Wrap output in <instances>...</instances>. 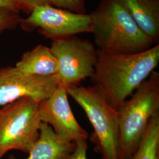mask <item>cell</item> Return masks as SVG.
Returning <instances> with one entry per match:
<instances>
[{
	"label": "cell",
	"instance_id": "cell-1",
	"mask_svg": "<svg viewBox=\"0 0 159 159\" xmlns=\"http://www.w3.org/2000/svg\"><path fill=\"white\" fill-rule=\"evenodd\" d=\"M159 62V44L133 54L98 48L92 83L110 106L117 110L148 79Z\"/></svg>",
	"mask_w": 159,
	"mask_h": 159
},
{
	"label": "cell",
	"instance_id": "cell-2",
	"mask_svg": "<svg viewBox=\"0 0 159 159\" xmlns=\"http://www.w3.org/2000/svg\"><path fill=\"white\" fill-rule=\"evenodd\" d=\"M90 15L98 49L133 54L153 47V40L139 28L119 0H102Z\"/></svg>",
	"mask_w": 159,
	"mask_h": 159
},
{
	"label": "cell",
	"instance_id": "cell-3",
	"mask_svg": "<svg viewBox=\"0 0 159 159\" xmlns=\"http://www.w3.org/2000/svg\"><path fill=\"white\" fill-rule=\"evenodd\" d=\"M117 159H129L139 148L154 114L159 112V73L152 71L117 110Z\"/></svg>",
	"mask_w": 159,
	"mask_h": 159
},
{
	"label": "cell",
	"instance_id": "cell-4",
	"mask_svg": "<svg viewBox=\"0 0 159 159\" xmlns=\"http://www.w3.org/2000/svg\"><path fill=\"white\" fill-rule=\"evenodd\" d=\"M68 94L84 111L94 131L90 141L95 152L102 159H117V111L108 103L102 93L94 86H77L67 89Z\"/></svg>",
	"mask_w": 159,
	"mask_h": 159
},
{
	"label": "cell",
	"instance_id": "cell-5",
	"mask_svg": "<svg viewBox=\"0 0 159 159\" xmlns=\"http://www.w3.org/2000/svg\"><path fill=\"white\" fill-rule=\"evenodd\" d=\"M39 103L25 97L0 108V159L11 150L30 152L40 136Z\"/></svg>",
	"mask_w": 159,
	"mask_h": 159
},
{
	"label": "cell",
	"instance_id": "cell-6",
	"mask_svg": "<svg viewBox=\"0 0 159 159\" xmlns=\"http://www.w3.org/2000/svg\"><path fill=\"white\" fill-rule=\"evenodd\" d=\"M51 52L58 64L57 75L60 84L67 89L80 85L91 78L97 60V49L90 41L76 37L52 40Z\"/></svg>",
	"mask_w": 159,
	"mask_h": 159
},
{
	"label": "cell",
	"instance_id": "cell-7",
	"mask_svg": "<svg viewBox=\"0 0 159 159\" xmlns=\"http://www.w3.org/2000/svg\"><path fill=\"white\" fill-rule=\"evenodd\" d=\"M20 25L24 30L39 28L48 38L57 39L74 34L91 32L90 14L73 13L49 4L36 7Z\"/></svg>",
	"mask_w": 159,
	"mask_h": 159
},
{
	"label": "cell",
	"instance_id": "cell-8",
	"mask_svg": "<svg viewBox=\"0 0 159 159\" xmlns=\"http://www.w3.org/2000/svg\"><path fill=\"white\" fill-rule=\"evenodd\" d=\"M60 84L57 74L40 76L24 74L15 66L0 68V107L30 97L42 101Z\"/></svg>",
	"mask_w": 159,
	"mask_h": 159
},
{
	"label": "cell",
	"instance_id": "cell-9",
	"mask_svg": "<svg viewBox=\"0 0 159 159\" xmlns=\"http://www.w3.org/2000/svg\"><path fill=\"white\" fill-rule=\"evenodd\" d=\"M67 89L60 83L50 96L40 102V119L67 141L87 140L88 133L80 125L70 107Z\"/></svg>",
	"mask_w": 159,
	"mask_h": 159
},
{
	"label": "cell",
	"instance_id": "cell-10",
	"mask_svg": "<svg viewBox=\"0 0 159 159\" xmlns=\"http://www.w3.org/2000/svg\"><path fill=\"white\" fill-rule=\"evenodd\" d=\"M75 148V143L58 136L50 125L42 122L39 137L25 159H64L74 151ZM8 159H17L10 155Z\"/></svg>",
	"mask_w": 159,
	"mask_h": 159
},
{
	"label": "cell",
	"instance_id": "cell-11",
	"mask_svg": "<svg viewBox=\"0 0 159 159\" xmlns=\"http://www.w3.org/2000/svg\"><path fill=\"white\" fill-rule=\"evenodd\" d=\"M143 31L158 42L159 39V0H119Z\"/></svg>",
	"mask_w": 159,
	"mask_h": 159
},
{
	"label": "cell",
	"instance_id": "cell-12",
	"mask_svg": "<svg viewBox=\"0 0 159 159\" xmlns=\"http://www.w3.org/2000/svg\"><path fill=\"white\" fill-rule=\"evenodd\" d=\"M16 67L24 74L40 76L57 74L58 64L50 47L38 45L23 55Z\"/></svg>",
	"mask_w": 159,
	"mask_h": 159
},
{
	"label": "cell",
	"instance_id": "cell-13",
	"mask_svg": "<svg viewBox=\"0 0 159 159\" xmlns=\"http://www.w3.org/2000/svg\"><path fill=\"white\" fill-rule=\"evenodd\" d=\"M129 159H159V112L151 117L139 148Z\"/></svg>",
	"mask_w": 159,
	"mask_h": 159
},
{
	"label": "cell",
	"instance_id": "cell-14",
	"mask_svg": "<svg viewBox=\"0 0 159 159\" xmlns=\"http://www.w3.org/2000/svg\"><path fill=\"white\" fill-rule=\"evenodd\" d=\"M18 13L0 8V34L6 30L16 29L21 20Z\"/></svg>",
	"mask_w": 159,
	"mask_h": 159
},
{
	"label": "cell",
	"instance_id": "cell-15",
	"mask_svg": "<svg viewBox=\"0 0 159 159\" xmlns=\"http://www.w3.org/2000/svg\"><path fill=\"white\" fill-rule=\"evenodd\" d=\"M18 7L20 11L30 14L37 6L49 4L53 6L52 0H13Z\"/></svg>",
	"mask_w": 159,
	"mask_h": 159
},
{
	"label": "cell",
	"instance_id": "cell-16",
	"mask_svg": "<svg viewBox=\"0 0 159 159\" xmlns=\"http://www.w3.org/2000/svg\"><path fill=\"white\" fill-rule=\"evenodd\" d=\"M53 6L77 12L79 14L83 10V0H52Z\"/></svg>",
	"mask_w": 159,
	"mask_h": 159
},
{
	"label": "cell",
	"instance_id": "cell-17",
	"mask_svg": "<svg viewBox=\"0 0 159 159\" xmlns=\"http://www.w3.org/2000/svg\"><path fill=\"white\" fill-rule=\"evenodd\" d=\"M75 148L74 151L69 154L64 159H87V150L88 148L87 141L81 140L75 143Z\"/></svg>",
	"mask_w": 159,
	"mask_h": 159
},
{
	"label": "cell",
	"instance_id": "cell-18",
	"mask_svg": "<svg viewBox=\"0 0 159 159\" xmlns=\"http://www.w3.org/2000/svg\"><path fill=\"white\" fill-rule=\"evenodd\" d=\"M0 8H4L18 13L20 11L13 0H0Z\"/></svg>",
	"mask_w": 159,
	"mask_h": 159
}]
</instances>
